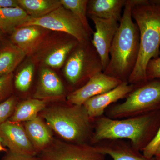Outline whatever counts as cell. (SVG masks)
<instances>
[{"label":"cell","instance_id":"cell-1","mask_svg":"<svg viewBox=\"0 0 160 160\" xmlns=\"http://www.w3.org/2000/svg\"><path fill=\"white\" fill-rule=\"evenodd\" d=\"M132 16L140 33V49L136 65L128 83L135 85L147 80L150 60L160 55V0H131Z\"/></svg>","mask_w":160,"mask_h":160},{"label":"cell","instance_id":"cell-2","mask_svg":"<svg viewBox=\"0 0 160 160\" xmlns=\"http://www.w3.org/2000/svg\"><path fill=\"white\" fill-rule=\"evenodd\" d=\"M160 126V110L134 117L113 119L105 115L93 119L92 146L108 140L126 139L142 152L154 138Z\"/></svg>","mask_w":160,"mask_h":160},{"label":"cell","instance_id":"cell-3","mask_svg":"<svg viewBox=\"0 0 160 160\" xmlns=\"http://www.w3.org/2000/svg\"><path fill=\"white\" fill-rule=\"evenodd\" d=\"M131 9V0H126L109 51V63L103 72L122 82L128 83L139 53V30L132 20Z\"/></svg>","mask_w":160,"mask_h":160},{"label":"cell","instance_id":"cell-4","mask_svg":"<svg viewBox=\"0 0 160 160\" xmlns=\"http://www.w3.org/2000/svg\"><path fill=\"white\" fill-rule=\"evenodd\" d=\"M42 116L50 129L68 142L91 145L93 120L83 105L53 106L43 110Z\"/></svg>","mask_w":160,"mask_h":160},{"label":"cell","instance_id":"cell-5","mask_svg":"<svg viewBox=\"0 0 160 160\" xmlns=\"http://www.w3.org/2000/svg\"><path fill=\"white\" fill-rule=\"evenodd\" d=\"M134 86L125 102L106 109L105 116L119 119L160 110V79L147 80Z\"/></svg>","mask_w":160,"mask_h":160},{"label":"cell","instance_id":"cell-6","mask_svg":"<svg viewBox=\"0 0 160 160\" xmlns=\"http://www.w3.org/2000/svg\"><path fill=\"white\" fill-rule=\"evenodd\" d=\"M103 71L101 58L91 41L78 43L68 58L64 74L71 85L76 86Z\"/></svg>","mask_w":160,"mask_h":160},{"label":"cell","instance_id":"cell-7","mask_svg":"<svg viewBox=\"0 0 160 160\" xmlns=\"http://www.w3.org/2000/svg\"><path fill=\"white\" fill-rule=\"evenodd\" d=\"M27 26H37L43 29L65 32L74 38L79 43L90 41V36L79 20L62 5L42 17L29 16L21 27Z\"/></svg>","mask_w":160,"mask_h":160},{"label":"cell","instance_id":"cell-8","mask_svg":"<svg viewBox=\"0 0 160 160\" xmlns=\"http://www.w3.org/2000/svg\"><path fill=\"white\" fill-rule=\"evenodd\" d=\"M106 155L90 144L56 141L41 152L42 160H105Z\"/></svg>","mask_w":160,"mask_h":160},{"label":"cell","instance_id":"cell-9","mask_svg":"<svg viewBox=\"0 0 160 160\" xmlns=\"http://www.w3.org/2000/svg\"><path fill=\"white\" fill-rule=\"evenodd\" d=\"M122 83L103 72H99L90 78L84 86L71 92L67 96V102L70 105L82 106L89 99L110 91Z\"/></svg>","mask_w":160,"mask_h":160},{"label":"cell","instance_id":"cell-10","mask_svg":"<svg viewBox=\"0 0 160 160\" xmlns=\"http://www.w3.org/2000/svg\"><path fill=\"white\" fill-rule=\"evenodd\" d=\"M0 142L13 153L32 156L37 153L21 123L8 120L0 125Z\"/></svg>","mask_w":160,"mask_h":160},{"label":"cell","instance_id":"cell-11","mask_svg":"<svg viewBox=\"0 0 160 160\" xmlns=\"http://www.w3.org/2000/svg\"><path fill=\"white\" fill-rule=\"evenodd\" d=\"M89 18L93 21L96 29L92 43L101 58L104 71L109 63V51L119 22L114 19H104L95 17Z\"/></svg>","mask_w":160,"mask_h":160},{"label":"cell","instance_id":"cell-12","mask_svg":"<svg viewBox=\"0 0 160 160\" xmlns=\"http://www.w3.org/2000/svg\"><path fill=\"white\" fill-rule=\"evenodd\" d=\"M134 86L128 82H122L110 91L89 99L83 106L92 119L101 117L109 106L118 100L126 98Z\"/></svg>","mask_w":160,"mask_h":160},{"label":"cell","instance_id":"cell-13","mask_svg":"<svg viewBox=\"0 0 160 160\" xmlns=\"http://www.w3.org/2000/svg\"><path fill=\"white\" fill-rule=\"evenodd\" d=\"M99 151L111 157L113 160H156L148 159L131 143L124 140H108L94 145Z\"/></svg>","mask_w":160,"mask_h":160},{"label":"cell","instance_id":"cell-14","mask_svg":"<svg viewBox=\"0 0 160 160\" xmlns=\"http://www.w3.org/2000/svg\"><path fill=\"white\" fill-rule=\"evenodd\" d=\"M43 29L35 26L19 27L11 33V42L26 55L31 54L42 41L44 35Z\"/></svg>","mask_w":160,"mask_h":160},{"label":"cell","instance_id":"cell-15","mask_svg":"<svg viewBox=\"0 0 160 160\" xmlns=\"http://www.w3.org/2000/svg\"><path fill=\"white\" fill-rule=\"evenodd\" d=\"M64 92V85L54 71L48 68L41 70L34 98L46 101L60 97Z\"/></svg>","mask_w":160,"mask_h":160},{"label":"cell","instance_id":"cell-16","mask_svg":"<svg viewBox=\"0 0 160 160\" xmlns=\"http://www.w3.org/2000/svg\"><path fill=\"white\" fill-rule=\"evenodd\" d=\"M24 128L37 152H42L53 142L52 129L40 117L26 122Z\"/></svg>","mask_w":160,"mask_h":160},{"label":"cell","instance_id":"cell-17","mask_svg":"<svg viewBox=\"0 0 160 160\" xmlns=\"http://www.w3.org/2000/svg\"><path fill=\"white\" fill-rule=\"evenodd\" d=\"M126 2V0H90L87 6V15L89 17L114 19L119 22Z\"/></svg>","mask_w":160,"mask_h":160},{"label":"cell","instance_id":"cell-18","mask_svg":"<svg viewBox=\"0 0 160 160\" xmlns=\"http://www.w3.org/2000/svg\"><path fill=\"white\" fill-rule=\"evenodd\" d=\"M46 106L45 100L29 99L19 103L9 120L15 122H27L38 116V113L43 111Z\"/></svg>","mask_w":160,"mask_h":160},{"label":"cell","instance_id":"cell-19","mask_svg":"<svg viewBox=\"0 0 160 160\" xmlns=\"http://www.w3.org/2000/svg\"><path fill=\"white\" fill-rule=\"evenodd\" d=\"M29 16L20 6L13 8H0V31L12 33L21 27Z\"/></svg>","mask_w":160,"mask_h":160},{"label":"cell","instance_id":"cell-20","mask_svg":"<svg viewBox=\"0 0 160 160\" xmlns=\"http://www.w3.org/2000/svg\"><path fill=\"white\" fill-rule=\"evenodd\" d=\"M26 55L12 43L0 50V77L12 73Z\"/></svg>","mask_w":160,"mask_h":160},{"label":"cell","instance_id":"cell-21","mask_svg":"<svg viewBox=\"0 0 160 160\" xmlns=\"http://www.w3.org/2000/svg\"><path fill=\"white\" fill-rule=\"evenodd\" d=\"M20 7L32 18L42 17L61 6L58 0H18Z\"/></svg>","mask_w":160,"mask_h":160},{"label":"cell","instance_id":"cell-22","mask_svg":"<svg viewBox=\"0 0 160 160\" xmlns=\"http://www.w3.org/2000/svg\"><path fill=\"white\" fill-rule=\"evenodd\" d=\"M78 43L74 38L66 42L47 55L44 59V63L52 68H60Z\"/></svg>","mask_w":160,"mask_h":160},{"label":"cell","instance_id":"cell-23","mask_svg":"<svg viewBox=\"0 0 160 160\" xmlns=\"http://www.w3.org/2000/svg\"><path fill=\"white\" fill-rule=\"evenodd\" d=\"M61 5L71 12L82 23L87 33L90 36L93 34L87 20V6L88 0H60Z\"/></svg>","mask_w":160,"mask_h":160},{"label":"cell","instance_id":"cell-24","mask_svg":"<svg viewBox=\"0 0 160 160\" xmlns=\"http://www.w3.org/2000/svg\"><path fill=\"white\" fill-rule=\"evenodd\" d=\"M34 66L30 64L25 66L18 72L15 79V86L20 91L25 92L29 90L32 82Z\"/></svg>","mask_w":160,"mask_h":160},{"label":"cell","instance_id":"cell-25","mask_svg":"<svg viewBox=\"0 0 160 160\" xmlns=\"http://www.w3.org/2000/svg\"><path fill=\"white\" fill-rule=\"evenodd\" d=\"M16 106V100L13 97L9 98L0 104V125L9 119Z\"/></svg>","mask_w":160,"mask_h":160},{"label":"cell","instance_id":"cell-26","mask_svg":"<svg viewBox=\"0 0 160 160\" xmlns=\"http://www.w3.org/2000/svg\"><path fill=\"white\" fill-rule=\"evenodd\" d=\"M147 80L160 79V57L149 61L146 69Z\"/></svg>","mask_w":160,"mask_h":160},{"label":"cell","instance_id":"cell-27","mask_svg":"<svg viewBox=\"0 0 160 160\" xmlns=\"http://www.w3.org/2000/svg\"><path fill=\"white\" fill-rule=\"evenodd\" d=\"M160 143V126L156 134L149 144L142 151V153L148 159L153 158L158 146Z\"/></svg>","mask_w":160,"mask_h":160},{"label":"cell","instance_id":"cell-28","mask_svg":"<svg viewBox=\"0 0 160 160\" xmlns=\"http://www.w3.org/2000/svg\"><path fill=\"white\" fill-rule=\"evenodd\" d=\"M12 79V73L0 77V101L6 97L11 91Z\"/></svg>","mask_w":160,"mask_h":160},{"label":"cell","instance_id":"cell-29","mask_svg":"<svg viewBox=\"0 0 160 160\" xmlns=\"http://www.w3.org/2000/svg\"><path fill=\"white\" fill-rule=\"evenodd\" d=\"M1 160H42L36 156L13 153L9 151Z\"/></svg>","mask_w":160,"mask_h":160},{"label":"cell","instance_id":"cell-30","mask_svg":"<svg viewBox=\"0 0 160 160\" xmlns=\"http://www.w3.org/2000/svg\"><path fill=\"white\" fill-rule=\"evenodd\" d=\"M20 6L18 0H0V8H13Z\"/></svg>","mask_w":160,"mask_h":160},{"label":"cell","instance_id":"cell-31","mask_svg":"<svg viewBox=\"0 0 160 160\" xmlns=\"http://www.w3.org/2000/svg\"><path fill=\"white\" fill-rule=\"evenodd\" d=\"M154 158L156 160H160V143L155 153Z\"/></svg>","mask_w":160,"mask_h":160},{"label":"cell","instance_id":"cell-32","mask_svg":"<svg viewBox=\"0 0 160 160\" xmlns=\"http://www.w3.org/2000/svg\"><path fill=\"white\" fill-rule=\"evenodd\" d=\"M6 151H7V149H5V148H4V147H3L2 145V143L0 142V152Z\"/></svg>","mask_w":160,"mask_h":160},{"label":"cell","instance_id":"cell-33","mask_svg":"<svg viewBox=\"0 0 160 160\" xmlns=\"http://www.w3.org/2000/svg\"><path fill=\"white\" fill-rule=\"evenodd\" d=\"M0 32H1V31H0Z\"/></svg>","mask_w":160,"mask_h":160}]
</instances>
